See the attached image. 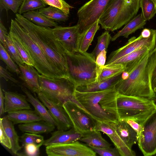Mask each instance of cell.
I'll list each match as a JSON object with an SVG mask.
<instances>
[{
	"instance_id": "1",
	"label": "cell",
	"mask_w": 156,
	"mask_h": 156,
	"mask_svg": "<svg viewBox=\"0 0 156 156\" xmlns=\"http://www.w3.org/2000/svg\"><path fill=\"white\" fill-rule=\"evenodd\" d=\"M15 20L40 47L62 77L69 78L65 50L54 35L52 28L37 25L18 13Z\"/></svg>"
},
{
	"instance_id": "2",
	"label": "cell",
	"mask_w": 156,
	"mask_h": 156,
	"mask_svg": "<svg viewBox=\"0 0 156 156\" xmlns=\"http://www.w3.org/2000/svg\"><path fill=\"white\" fill-rule=\"evenodd\" d=\"M156 65V46L133 69L126 72L128 75L126 79L121 78L115 85L118 93L155 100L156 94L152 88L151 81Z\"/></svg>"
},
{
	"instance_id": "3",
	"label": "cell",
	"mask_w": 156,
	"mask_h": 156,
	"mask_svg": "<svg viewBox=\"0 0 156 156\" xmlns=\"http://www.w3.org/2000/svg\"><path fill=\"white\" fill-rule=\"evenodd\" d=\"M115 86L99 91L80 92L75 90V98L81 107L96 121L115 122L119 120Z\"/></svg>"
},
{
	"instance_id": "4",
	"label": "cell",
	"mask_w": 156,
	"mask_h": 156,
	"mask_svg": "<svg viewBox=\"0 0 156 156\" xmlns=\"http://www.w3.org/2000/svg\"><path fill=\"white\" fill-rule=\"evenodd\" d=\"M65 53L69 77L76 88L98 81L102 67L97 64L91 53L80 51Z\"/></svg>"
},
{
	"instance_id": "5",
	"label": "cell",
	"mask_w": 156,
	"mask_h": 156,
	"mask_svg": "<svg viewBox=\"0 0 156 156\" xmlns=\"http://www.w3.org/2000/svg\"><path fill=\"white\" fill-rule=\"evenodd\" d=\"M140 8V0H112L98 23L105 30L114 31L136 16Z\"/></svg>"
},
{
	"instance_id": "6",
	"label": "cell",
	"mask_w": 156,
	"mask_h": 156,
	"mask_svg": "<svg viewBox=\"0 0 156 156\" xmlns=\"http://www.w3.org/2000/svg\"><path fill=\"white\" fill-rule=\"evenodd\" d=\"M9 32L21 42L30 56L34 67L38 73L52 79L63 77L54 68L40 47L15 20H11Z\"/></svg>"
},
{
	"instance_id": "7",
	"label": "cell",
	"mask_w": 156,
	"mask_h": 156,
	"mask_svg": "<svg viewBox=\"0 0 156 156\" xmlns=\"http://www.w3.org/2000/svg\"><path fill=\"white\" fill-rule=\"evenodd\" d=\"M40 92L49 99L62 105L71 101L80 106L75 98L76 87L69 78H50L39 75Z\"/></svg>"
},
{
	"instance_id": "8",
	"label": "cell",
	"mask_w": 156,
	"mask_h": 156,
	"mask_svg": "<svg viewBox=\"0 0 156 156\" xmlns=\"http://www.w3.org/2000/svg\"><path fill=\"white\" fill-rule=\"evenodd\" d=\"M119 119L129 118L152 109H156L154 100L147 98L119 94L116 99Z\"/></svg>"
},
{
	"instance_id": "9",
	"label": "cell",
	"mask_w": 156,
	"mask_h": 156,
	"mask_svg": "<svg viewBox=\"0 0 156 156\" xmlns=\"http://www.w3.org/2000/svg\"><path fill=\"white\" fill-rule=\"evenodd\" d=\"M112 0H90L77 12L80 35L98 20Z\"/></svg>"
},
{
	"instance_id": "10",
	"label": "cell",
	"mask_w": 156,
	"mask_h": 156,
	"mask_svg": "<svg viewBox=\"0 0 156 156\" xmlns=\"http://www.w3.org/2000/svg\"><path fill=\"white\" fill-rule=\"evenodd\" d=\"M138 143L144 156L156 154V109L144 122L138 136Z\"/></svg>"
},
{
	"instance_id": "11",
	"label": "cell",
	"mask_w": 156,
	"mask_h": 156,
	"mask_svg": "<svg viewBox=\"0 0 156 156\" xmlns=\"http://www.w3.org/2000/svg\"><path fill=\"white\" fill-rule=\"evenodd\" d=\"M62 105L77 132L83 134L94 129L95 120L78 105L68 101Z\"/></svg>"
},
{
	"instance_id": "12",
	"label": "cell",
	"mask_w": 156,
	"mask_h": 156,
	"mask_svg": "<svg viewBox=\"0 0 156 156\" xmlns=\"http://www.w3.org/2000/svg\"><path fill=\"white\" fill-rule=\"evenodd\" d=\"M156 30L152 29L151 34L148 37L140 35L130 39L123 46L112 51L108 57L105 65H109L118 59L144 47L153 49L156 46Z\"/></svg>"
},
{
	"instance_id": "13",
	"label": "cell",
	"mask_w": 156,
	"mask_h": 156,
	"mask_svg": "<svg viewBox=\"0 0 156 156\" xmlns=\"http://www.w3.org/2000/svg\"><path fill=\"white\" fill-rule=\"evenodd\" d=\"M48 156H96V153L89 147L78 141L64 144L46 147Z\"/></svg>"
},
{
	"instance_id": "14",
	"label": "cell",
	"mask_w": 156,
	"mask_h": 156,
	"mask_svg": "<svg viewBox=\"0 0 156 156\" xmlns=\"http://www.w3.org/2000/svg\"><path fill=\"white\" fill-rule=\"evenodd\" d=\"M53 33L65 51L74 52L79 50L80 37V27L76 24L71 26H58L52 28Z\"/></svg>"
},
{
	"instance_id": "15",
	"label": "cell",
	"mask_w": 156,
	"mask_h": 156,
	"mask_svg": "<svg viewBox=\"0 0 156 156\" xmlns=\"http://www.w3.org/2000/svg\"><path fill=\"white\" fill-rule=\"evenodd\" d=\"M37 94L39 99L54 119L58 130H66L73 127V123L62 105L49 99L41 92Z\"/></svg>"
},
{
	"instance_id": "16",
	"label": "cell",
	"mask_w": 156,
	"mask_h": 156,
	"mask_svg": "<svg viewBox=\"0 0 156 156\" xmlns=\"http://www.w3.org/2000/svg\"><path fill=\"white\" fill-rule=\"evenodd\" d=\"M94 129L105 133L109 137L121 156H136L135 152L126 145L116 131L108 122L95 120Z\"/></svg>"
},
{
	"instance_id": "17",
	"label": "cell",
	"mask_w": 156,
	"mask_h": 156,
	"mask_svg": "<svg viewBox=\"0 0 156 156\" xmlns=\"http://www.w3.org/2000/svg\"><path fill=\"white\" fill-rule=\"evenodd\" d=\"M4 96V112L25 109H31L26 96L17 92L7 91L2 89Z\"/></svg>"
},
{
	"instance_id": "18",
	"label": "cell",
	"mask_w": 156,
	"mask_h": 156,
	"mask_svg": "<svg viewBox=\"0 0 156 156\" xmlns=\"http://www.w3.org/2000/svg\"><path fill=\"white\" fill-rule=\"evenodd\" d=\"M51 134L49 138L44 140L43 145L46 147L72 143L79 140L82 135L73 127L66 130H58L51 132Z\"/></svg>"
},
{
	"instance_id": "19",
	"label": "cell",
	"mask_w": 156,
	"mask_h": 156,
	"mask_svg": "<svg viewBox=\"0 0 156 156\" xmlns=\"http://www.w3.org/2000/svg\"><path fill=\"white\" fill-rule=\"evenodd\" d=\"M19 66L21 71L19 78L23 81V85L34 94L40 92L39 74L37 70L34 66L25 63Z\"/></svg>"
},
{
	"instance_id": "20",
	"label": "cell",
	"mask_w": 156,
	"mask_h": 156,
	"mask_svg": "<svg viewBox=\"0 0 156 156\" xmlns=\"http://www.w3.org/2000/svg\"><path fill=\"white\" fill-rule=\"evenodd\" d=\"M108 123L130 148L132 149L133 146L138 142L137 132L125 120L120 119L115 122Z\"/></svg>"
},
{
	"instance_id": "21",
	"label": "cell",
	"mask_w": 156,
	"mask_h": 156,
	"mask_svg": "<svg viewBox=\"0 0 156 156\" xmlns=\"http://www.w3.org/2000/svg\"><path fill=\"white\" fill-rule=\"evenodd\" d=\"M153 49L144 47L118 59L111 64L125 65V70L129 71L135 67L148 52Z\"/></svg>"
},
{
	"instance_id": "22",
	"label": "cell",
	"mask_w": 156,
	"mask_h": 156,
	"mask_svg": "<svg viewBox=\"0 0 156 156\" xmlns=\"http://www.w3.org/2000/svg\"><path fill=\"white\" fill-rule=\"evenodd\" d=\"M20 87L27 97V101L32 105L35 111L43 120L56 126V124L54 119L41 101H41L35 95V96H34L23 84L20 85Z\"/></svg>"
},
{
	"instance_id": "23",
	"label": "cell",
	"mask_w": 156,
	"mask_h": 156,
	"mask_svg": "<svg viewBox=\"0 0 156 156\" xmlns=\"http://www.w3.org/2000/svg\"><path fill=\"white\" fill-rule=\"evenodd\" d=\"M122 73L107 80L98 81L87 84L77 86L76 88V90L80 92H92L108 89L115 86L119 81L121 77Z\"/></svg>"
},
{
	"instance_id": "24",
	"label": "cell",
	"mask_w": 156,
	"mask_h": 156,
	"mask_svg": "<svg viewBox=\"0 0 156 156\" xmlns=\"http://www.w3.org/2000/svg\"><path fill=\"white\" fill-rule=\"evenodd\" d=\"M6 115L14 125L43 120L35 110L25 109L11 112Z\"/></svg>"
},
{
	"instance_id": "25",
	"label": "cell",
	"mask_w": 156,
	"mask_h": 156,
	"mask_svg": "<svg viewBox=\"0 0 156 156\" xmlns=\"http://www.w3.org/2000/svg\"><path fill=\"white\" fill-rule=\"evenodd\" d=\"M146 21L141 13L135 16L121 30L112 37L111 41H114L120 37L128 38L130 34L138 29L143 28L146 23Z\"/></svg>"
},
{
	"instance_id": "26",
	"label": "cell",
	"mask_w": 156,
	"mask_h": 156,
	"mask_svg": "<svg viewBox=\"0 0 156 156\" xmlns=\"http://www.w3.org/2000/svg\"><path fill=\"white\" fill-rule=\"evenodd\" d=\"M55 126L44 120L21 123L18 125L19 129L23 132L37 134L51 133Z\"/></svg>"
},
{
	"instance_id": "27",
	"label": "cell",
	"mask_w": 156,
	"mask_h": 156,
	"mask_svg": "<svg viewBox=\"0 0 156 156\" xmlns=\"http://www.w3.org/2000/svg\"><path fill=\"white\" fill-rule=\"evenodd\" d=\"M4 129L10 141L11 150L13 154H17L18 151L22 148L19 144V137L14 127V124L5 116L0 118Z\"/></svg>"
},
{
	"instance_id": "28",
	"label": "cell",
	"mask_w": 156,
	"mask_h": 156,
	"mask_svg": "<svg viewBox=\"0 0 156 156\" xmlns=\"http://www.w3.org/2000/svg\"><path fill=\"white\" fill-rule=\"evenodd\" d=\"M79 140L86 143L87 146L94 147H109L111 145L102 137L100 131L95 129L83 134Z\"/></svg>"
},
{
	"instance_id": "29",
	"label": "cell",
	"mask_w": 156,
	"mask_h": 156,
	"mask_svg": "<svg viewBox=\"0 0 156 156\" xmlns=\"http://www.w3.org/2000/svg\"><path fill=\"white\" fill-rule=\"evenodd\" d=\"M23 16L34 23L45 27H54L58 26V24L40 13L38 10L30 11L24 13Z\"/></svg>"
},
{
	"instance_id": "30",
	"label": "cell",
	"mask_w": 156,
	"mask_h": 156,
	"mask_svg": "<svg viewBox=\"0 0 156 156\" xmlns=\"http://www.w3.org/2000/svg\"><path fill=\"white\" fill-rule=\"evenodd\" d=\"M99 28L100 26L98 20L80 35L79 44V51H87Z\"/></svg>"
},
{
	"instance_id": "31",
	"label": "cell",
	"mask_w": 156,
	"mask_h": 156,
	"mask_svg": "<svg viewBox=\"0 0 156 156\" xmlns=\"http://www.w3.org/2000/svg\"><path fill=\"white\" fill-rule=\"evenodd\" d=\"M39 12L48 19L57 22H65L68 20L69 16L60 9L49 6L38 9Z\"/></svg>"
},
{
	"instance_id": "32",
	"label": "cell",
	"mask_w": 156,
	"mask_h": 156,
	"mask_svg": "<svg viewBox=\"0 0 156 156\" xmlns=\"http://www.w3.org/2000/svg\"><path fill=\"white\" fill-rule=\"evenodd\" d=\"M125 65L122 64H111L105 65L102 69L98 78L101 81L110 78L123 72L126 69Z\"/></svg>"
},
{
	"instance_id": "33",
	"label": "cell",
	"mask_w": 156,
	"mask_h": 156,
	"mask_svg": "<svg viewBox=\"0 0 156 156\" xmlns=\"http://www.w3.org/2000/svg\"><path fill=\"white\" fill-rule=\"evenodd\" d=\"M156 109L151 110L132 117L121 120H124L129 124L137 132L138 137L144 122Z\"/></svg>"
},
{
	"instance_id": "34",
	"label": "cell",
	"mask_w": 156,
	"mask_h": 156,
	"mask_svg": "<svg viewBox=\"0 0 156 156\" xmlns=\"http://www.w3.org/2000/svg\"><path fill=\"white\" fill-rule=\"evenodd\" d=\"M5 45L3 46L12 59L18 66L24 65L25 63L20 56L12 39L8 34L5 37Z\"/></svg>"
},
{
	"instance_id": "35",
	"label": "cell",
	"mask_w": 156,
	"mask_h": 156,
	"mask_svg": "<svg viewBox=\"0 0 156 156\" xmlns=\"http://www.w3.org/2000/svg\"><path fill=\"white\" fill-rule=\"evenodd\" d=\"M112 37L109 31L105 30L98 37L97 43L91 53L95 59L102 51L104 50H107Z\"/></svg>"
},
{
	"instance_id": "36",
	"label": "cell",
	"mask_w": 156,
	"mask_h": 156,
	"mask_svg": "<svg viewBox=\"0 0 156 156\" xmlns=\"http://www.w3.org/2000/svg\"><path fill=\"white\" fill-rule=\"evenodd\" d=\"M140 7L146 21L152 19L156 14V5L153 0H140Z\"/></svg>"
},
{
	"instance_id": "37",
	"label": "cell",
	"mask_w": 156,
	"mask_h": 156,
	"mask_svg": "<svg viewBox=\"0 0 156 156\" xmlns=\"http://www.w3.org/2000/svg\"><path fill=\"white\" fill-rule=\"evenodd\" d=\"M0 59L6 64L7 68L10 71L15 73L17 75L20 74L21 71L19 68L1 43L0 44Z\"/></svg>"
},
{
	"instance_id": "38",
	"label": "cell",
	"mask_w": 156,
	"mask_h": 156,
	"mask_svg": "<svg viewBox=\"0 0 156 156\" xmlns=\"http://www.w3.org/2000/svg\"><path fill=\"white\" fill-rule=\"evenodd\" d=\"M44 137L39 134L24 133L20 137V141L22 147L27 144H34L40 147L43 145L44 142Z\"/></svg>"
},
{
	"instance_id": "39",
	"label": "cell",
	"mask_w": 156,
	"mask_h": 156,
	"mask_svg": "<svg viewBox=\"0 0 156 156\" xmlns=\"http://www.w3.org/2000/svg\"><path fill=\"white\" fill-rule=\"evenodd\" d=\"M47 5L43 0H23L18 13L21 15L28 11L44 7Z\"/></svg>"
},
{
	"instance_id": "40",
	"label": "cell",
	"mask_w": 156,
	"mask_h": 156,
	"mask_svg": "<svg viewBox=\"0 0 156 156\" xmlns=\"http://www.w3.org/2000/svg\"><path fill=\"white\" fill-rule=\"evenodd\" d=\"M9 34L24 63L34 66L30 56L21 42L12 34L10 32Z\"/></svg>"
},
{
	"instance_id": "41",
	"label": "cell",
	"mask_w": 156,
	"mask_h": 156,
	"mask_svg": "<svg viewBox=\"0 0 156 156\" xmlns=\"http://www.w3.org/2000/svg\"><path fill=\"white\" fill-rule=\"evenodd\" d=\"M23 0H0V12L5 9L8 15V12L11 10L14 13H17L20 6L22 4Z\"/></svg>"
},
{
	"instance_id": "42",
	"label": "cell",
	"mask_w": 156,
	"mask_h": 156,
	"mask_svg": "<svg viewBox=\"0 0 156 156\" xmlns=\"http://www.w3.org/2000/svg\"><path fill=\"white\" fill-rule=\"evenodd\" d=\"M47 5L57 8L65 14L69 15L72 7L65 0H43Z\"/></svg>"
},
{
	"instance_id": "43",
	"label": "cell",
	"mask_w": 156,
	"mask_h": 156,
	"mask_svg": "<svg viewBox=\"0 0 156 156\" xmlns=\"http://www.w3.org/2000/svg\"><path fill=\"white\" fill-rule=\"evenodd\" d=\"M91 148L96 153L102 156H120L118 150L115 147H97L87 146Z\"/></svg>"
},
{
	"instance_id": "44",
	"label": "cell",
	"mask_w": 156,
	"mask_h": 156,
	"mask_svg": "<svg viewBox=\"0 0 156 156\" xmlns=\"http://www.w3.org/2000/svg\"><path fill=\"white\" fill-rule=\"evenodd\" d=\"M25 154L28 156H37L39 155L40 147L36 145L30 144L25 145L24 147Z\"/></svg>"
},
{
	"instance_id": "45",
	"label": "cell",
	"mask_w": 156,
	"mask_h": 156,
	"mask_svg": "<svg viewBox=\"0 0 156 156\" xmlns=\"http://www.w3.org/2000/svg\"><path fill=\"white\" fill-rule=\"evenodd\" d=\"M0 141L2 144L9 149H11V144L10 141L5 133L2 121L0 120Z\"/></svg>"
},
{
	"instance_id": "46",
	"label": "cell",
	"mask_w": 156,
	"mask_h": 156,
	"mask_svg": "<svg viewBox=\"0 0 156 156\" xmlns=\"http://www.w3.org/2000/svg\"><path fill=\"white\" fill-rule=\"evenodd\" d=\"M0 77L3 78L6 81H10L14 83L19 84V82L14 78L12 75L7 70L0 66Z\"/></svg>"
},
{
	"instance_id": "47",
	"label": "cell",
	"mask_w": 156,
	"mask_h": 156,
	"mask_svg": "<svg viewBox=\"0 0 156 156\" xmlns=\"http://www.w3.org/2000/svg\"><path fill=\"white\" fill-rule=\"evenodd\" d=\"M107 50H104L101 52L97 56L96 62L97 64L100 67L105 66L106 63Z\"/></svg>"
},
{
	"instance_id": "48",
	"label": "cell",
	"mask_w": 156,
	"mask_h": 156,
	"mask_svg": "<svg viewBox=\"0 0 156 156\" xmlns=\"http://www.w3.org/2000/svg\"><path fill=\"white\" fill-rule=\"evenodd\" d=\"M8 34L6 28L4 26L2 22L1 19L0 20V41L1 43L3 46L5 44V37L6 35Z\"/></svg>"
},
{
	"instance_id": "49",
	"label": "cell",
	"mask_w": 156,
	"mask_h": 156,
	"mask_svg": "<svg viewBox=\"0 0 156 156\" xmlns=\"http://www.w3.org/2000/svg\"><path fill=\"white\" fill-rule=\"evenodd\" d=\"M2 89L0 87V115L1 116L4 112V96Z\"/></svg>"
},
{
	"instance_id": "50",
	"label": "cell",
	"mask_w": 156,
	"mask_h": 156,
	"mask_svg": "<svg viewBox=\"0 0 156 156\" xmlns=\"http://www.w3.org/2000/svg\"><path fill=\"white\" fill-rule=\"evenodd\" d=\"M151 84L152 88L156 93V65L154 69L151 78Z\"/></svg>"
},
{
	"instance_id": "51",
	"label": "cell",
	"mask_w": 156,
	"mask_h": 156,
	"mask_svg": "<svg viewBox=\"0 0 156 156\" xmlns=\"http://www.w3.org/2000/svg\"><path fill=\"white\" fill-rule=\"evenodd\" d=\"M152 30V29L144 28L142 31L140 35L144 37H148L151 35Z\"/></svg>"
},
{
	"instance_id": "52",
	"label": "cell",
	"mask_w": 156,
	"mask_h": 156,
	"mask_svg": "<svg viewBox=\"0 0 156 156\" xmlns=\"http://www.w3.org/2000/svg\"><path fill=\"white\" fill-rule=\"evenodd\" d=\"M155 5H156V0H153Z\"/></svg>"
},
{
	"instance_id": "53",
	"label": "cell",
	"mask_w": 156,
	"mask_h": 156,
	"mask_svg": "<svg viewBox=\"0 0 156 156\" xmlns=\"http://www.w3.org/2000/svg\"></svg>"
}]
</instances>
